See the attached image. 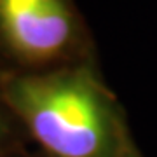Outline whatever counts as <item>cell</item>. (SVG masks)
I'll return each instance as SVG.
<instances>
[{"mask_svg": "<svg viewBox=\"0 0 157 157\" xmlns=\"http://www.w3.org/2000/svg\"><path fill=\"white\" fill-rule=\"evenodd\" d=\"M0 96L51 157H122L112 103L86 65L4 73Z\"/></svg>", "mask_w": 157, "mask_h": 157, "instance_id": "cell-1", "label": "cell"}, {"mask_svg": "<svg viewBox=\"0 0 157 157\" xmlns=\"http://www.w3.org/2000/svg\"><path fill=\"white\" fill-rule=\"evenodd\" d=\"M73 0H0V56L21 72H45L84 49Z\"/></svg>", "mask_w": 157, "mask_h": 157, "instance_id": "cell-2", "label": "cell"}, {"mask_svg": "<svg viewBox=\"0 0 157 157\" xmlns=\"http://www.w3.org/2000/svg\"><path fill=\"white\" fill-rule=\"evenodd\" d=\"M12 121H17L16 115L11 112V108L7 107L6 101L2 100V96H0V150L7 145V141L11 138Z\"/></svg>", "mask_w": 157, "mask_h": 157, "instance_id": "cell-3", "label": "cell"}, {"mask_svg": "<svg viewBox=\"0 0 157 157\" xmlns=\"http://www.w3.org/2000/svg\"><path fill=\"white\" fill-rule=\"evenodd\" d=\"M122 157H128V155H122ZM129 157H133V155H129Z\"/></svg>", "mask_w": 157, "mask_h": 157, "instance_id": "cell-4", "label": "cell"}]
</instances>
